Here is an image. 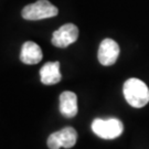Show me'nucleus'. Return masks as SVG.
I'll return each mask as SVG.
<instances>
[{"label": "nucleus", "mask_w": 149, "mask_h": 149, "mask_svg": "<svg viewBox=\"0 0 149 149\" xmlns=\"http://www.w3.org/2000/svg\"><path fill=\"white\" fill-rule=\"evenodd\" d=\"M77 140V133L73 127H65L59 132L51 134L48 138V147L50 149L72 148Z\"/></svg>", "instance_id": "nucleus-4"}, {"label": "nucleus", "mask_w": 149, "mask_h": 149, "mask_svg": "<svg viewBox=\"0 0 149 149\" xmlns=\"http://www.w3.org/2000/svg\"><path fill=\"white\" fill-rule=\"evenodd\" d=\"M43 58V53L41 48L36 42L27 41L23 43L20 53V60L22 63L28 65H33L41 62Z\"/></svg>", "instance_id": "nucleus-7"}, {"label": "nucleus", "mask_w": 149, "mask_h": 149, "mask_svg": "<svg viewBox=\"0 0 149 149\" xmlns=\"http://www.w3.org/2000/svg\"><path fill=\"white\" fill-rule=\"evenodd\" d=\"M119 55V47L112 39H104L100 44L97 58L102 65L111 66L117 61Z\"/></svg>", "instance_id": "nucleus-6"}, {"label": "nucleus", "mask_w": 149, "mask_h": 149, "mask_svg": "<svg viewBox=\"0 0 149 149\" xmlns=\"http://www.w3.org/2000/svg\"><path fill=\"white\" fill-rule=\"evenodd\" d=\"M59 13L58 8L48 0H38L37 2L26 6L22 9V18L26 20H42L53 18Z\"/></svg>", "instance_id": "nucleus-2"}, {"label": "nucleus", "mask_w": 149, "mask_h": 149, "mask_svg": "<svg viewBox=\"0 0 149 149\" xmlns=\"http://www.w3.org/2000/svg\"><path fill=\"white\" fill-rule=\"evenodd\" d=\"M92 130L103 139H115L123 134L124 125L117 118H96L92 123Z\"/></svg>", "instance_id": "nucleus-3"}, {"label": "nucleus", "mask_w": 149, "mask_h": 149, "mask_svg": "<svg viewBox=\"0 0 149 149\" xmlns=\"http://www.w3.org/2000/svg\"><path fill=\"white\" fill-rule=\"evenodd\" d=\"M79 38V28L73 23H65L56 31L53 32L51 42L56 48H68L69 45L77 40Z\"/></svg>", "instance_id": "nucleus-5"}, {"label": "nucleus", "mask_w": 149, "mask_h": 149, "mask_svg": "<svg viewBox=\"0 0 149 149\" xmlns=\"http://www.w3.org/2000/svg\"><path fill=\"white\" fill-rule=\"evenodd\" d=\"M60 112L68 118L74 117L77 114V96L75 93L65 91L60 95Z\"/></svg>", "instance_id": "nucleus-8"}, {"label": "nucleus", "mask_w": 149, "mask_h": 149, "mask_svg": "<svg viewBox=\"0 0 149 149\" xmlns=\"http://www.w3.org/2000/svg\"><path fill=\"white\" fill-rule=\"evenodd\" d=\"M41 82L44 85H54L59 83L62 75L60 72V62H48L43 65L40 70Z\"/></svg>", "instance_id": "nucleus-9"}, {"label": "nucleus", "mask_w": 149, "mask_h": 149, "mask_svg": "<svg viewBox=\"0 0 149 149\" xmlns=\"http://www.w3.org/2000/svg\"><path fill=\"white\" fill-rule=\"evenodd\" d=\"M123 93L128 104L135 108L144 107L149 103L148 86L139 79H128L124 83Z\"/></svg>", "instance_id": "nucleus-1"}]
</instances>
